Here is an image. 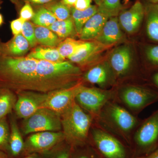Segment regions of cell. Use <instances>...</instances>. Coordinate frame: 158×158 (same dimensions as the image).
I'll use <instances>...</instances> for the list:
<instances>
[{"label": "cell", "mask_w": 158, "mask_h": 158, "mask_svg": "<svg viewBox=\"0 0 158 158\" xmlns=\"http://www.w3.org/2000/svg\"><path fill=\"white\" fill-rule=\"evenodd\" d=\"M35 34L37 42L44 46L54 48L59 44V37L48 28L35 26Z\"/></svg>", "instance_id": "cell-20"}, {"label": "cell", "mask_w": 158, "mask_h": 158, "mask_svg": "<svg viewBox=\"0 0 158 158\" xmlns=\"http://www.w3.org/2000/svg\"><path fill=\"white\" fill-rule=\"evenodd\" d=\"M152 81L154 84L158 88V72L154 75L152 77Z\"/></svg>", "instance_id": "cell-38"}, {"label": "cell", "mask_w": 158, "mask_h": 158, "mask_svg": "<svg viewBox=\"0 0 158 158\" xmlns=\"http://www.w3.org/2000/svg\"><path fill=\"white\" fill-rule=\"evenodd\" d=\"M61 116L52 110L42 108L24 119L23 123L24 134L43 131L58 132L62 129Z\"/></svg>", "instance_id": "cell-4"}, {"label": "cell", "mask_w": 158, "mask_h": 158, "mask_svg": "<svg viewBox=\"0 0 158 158\" xmlns=\"http://www.w3.org/2000/svg\"><path fill=\"white\" fill-rule=\"evenodd\" d=\"M85 41L77 40L71 38H67L60 43L57 49L61 56L64 59L73 56L80 47Z\"/></svg>", "instance_id": "cell-23"}, {"label": "cell", "mask_w": 158, "mask_h": 158, "mask_svg": "<svg viewBox=\"0 0 158 158\" xmlns=\"http://www.w3.org/2000/svg\"><path fill=\"white\" fill-rule=\"evenodd\" d=\"M48 29L54 32L60 38H66L73 33L75 29L73 19L71 17L64 20H57Z\"/></svg>", "instance_id": "cell-22"}, {"label": "cell", "mask_w": 158, "mask_h": 158, "mask_svg": "<svg viewBox=\"0 0 158 158\" xmlns=\"http://www.w3.org/2000/svg\"><path fill=\"white\" fill-rule=\"evenodd\" d=\"M151 4H158V0H148Z\"/></svg>", "instance_id": "cell-40"}, {"label": "cell", "mask_w": 158, "mask_h": 158, "mask_svg": "<svg viewBox=\"0 0 158 158\" xmlns=\"http://www.w3.org/2000/svg\"><path fill=\"white\" fill-rule=\"evenodd\" d=\"M34 14L35 13L31 5L27 2L21 9L19 18L26 21H28L29 20L32 19L34 17Z\"/></svg>", "instance_id": "cell-32"}, {"label": "cell", "mask_w": 158, "mask_h": 158, "mask_svg": "<svg viewBox=\"0 0 158 158\" xmlns=\"http://www.w3.org/2000/svg\"><path fill=\"white\" fill-rule=\"evenodd\" d=\"M109 19L107 16L98 12L87 22L79 34L81 40H95L100 34L103 27Z\"/></svg>", "instance_id": "cell-17"}, {"label": "cell", "mask_w": 158, "mask_h": 158, "mask_svg": "<svg viewBox=\"0 0 158 158\" xmlns=\"http://www.w3.org/2000/svg\"><path fill=\"white\" fill-rule=\"evenodd\" d=\"M30 46L28 40L20 33L15 35L8 42L1 43V55L2 56L23 57L29 50Z\"/></svg>", "instance_id": "cell-16"}, {"label": "cell", "mask_w": 158, "mask_h": 158, "mask_svg": "<svg viewBox=\"0 0 158 158\" xmlns=\"http://www.w3.org/2000/svg\"><path fill=\"white\" fill-rule=\"evenodd\" d=\"M28 57L37 60L54 62H63L65 60L61 56L57 48H53L37 47L29 54Z\"/></svg>", "instance_id": "cell-21"}, {"label": "cell", "mask_w": 158, "mask_h": 158, "mask_svg": "<svg viewBox=\"0 0 158 158\" xmlns=\"http://www.w3.org/2000/svg\"><path fill=\"white\" fill-rule=\"evenodd\" d=\"M0 93V119L11 112L15 105V98L9 89L4 88Z\"/></svg>", "instance_id": "cell-25"}, {"label": "cell", "mask_w": 158, "mask_h": 158, "mask_svg": "<svg viewBox=\"0 0 158 158\" xmlns=\"http://www.w3.org/2000/svg\"><path fill=\"white\" fill-rule=\"evenodd\" d=\"M77 0H62V2L64 5L68 7H73L76 2Z\"/></svg>", "instance_id": "cell-37"}, {"label": "cell", "mask_w": 158, "mask_h": 158, "mask_svg": "<svg viewBox=\"0 0 158 158\" xmlns=\"http://www.w3.org/2000/svg\"><path fill=\"white\" fill-rule=\"evenodd\" d=\"M79 158H88V157L86 156H82L81 157Z\"/></svg>", "instance_id": "cell-44"}, {"label": "cell", "mask_w": 158, "mask_h": 158, "mask_svg": "<svg viewBox=\"0 0 158 158\" xmlns=\"http://www.w3.org/2000/svg\"><path fill=\"white\" fill-rule=\"evenodd\" d=\"M109 48L95 40L85 41L76 52L68 59L71 62L81 66L88 65L98 58Z\"/></svg>", "instance_id": "cell-13"}, {"label": "cell", "mask_w": 158, "mask_h": 158, "mask_svg": "<svg viewBox=\"0 0 158 158\" xmlns=\"http://www.w3.org/2000/svg\"><path fill=\"white\" fill-rule=\"evenodd\" d=\"M3 21H4V20H3L2 15L0 13V27L2 24Z\"/></svg>", "instance_id": "cell-42"}, {"label": "cell", "mask_w": 158, "mask_h": 158, "mask_svg": "<svg viewBox=\"0 0 158 158\" xmlns=\"http://www.w3.org/2000/svg\"><path fill=\"white\" fill-rule=\"evenodd\" d=\"M137 158H158V148L145 156L138 157Z\"/></svg>", "instance_id": "cell-35"}, {"label": "cell", "mask_w": 158, "mask_h": 158, "mask_svg": "<svg viewBox=\"0 0 158 158\" xmlns=\"http://www.w3.org/2000/svg\"><path fill=\"white\" fill-rule=\"evenodd\" d=\"M0 158H6V157L2 153L0 152Z\"/></svg>", "instance_id": "cell-43"}, {"label": "cell", "mask_w": 158, "mask_h": 158, "mask_svg": "<svg viewBox=\"0 0 158 158\" xmlns=\"http://www.w3.org/2000/svg\"><path fill=\"white\" fill-rule=\"evenodd\" d=\"M9 127L4 118L0 119V148L6 147L9 140Z\"/></svg>", "instance_id": "cell-30"}, {"label": "cell", "mask_w": 158, "mask_h": 158, "mask_svg": "<svg viewBox=\"0 0 158 158\" xmlns=\"http://www.w3.org/2000/svg\"><path fill=\"white\" fill-rule=\"evenodd\" d=\"M21 34L28 40L31 47L33 48L37 45L35 34V27L28 21L25 22L23 25Z\"/></svg>", "instance_id": "cell-29"}, {"label": "cell", "mask_w": 158, "mask_h": 158, "mask_svg": "<svg viewBox=\"0 0 158 158\" xmlns=\"http://www.w3.org/2000/svg\"><path fill=\"white\" fill-rule=\"evenodd\" d=\"M81 85V83H77L69 88L48 93L47 97L41 109H50L61 115L75 99Z\"/></svg>", "instance_id": "cell-9"}, {"label": "cell", "mask_w": 158, "mask_h": 158, "mask_svg": "<svg viewBox=\"0 0 158 158\" xmlns=\"http://www.w3.org/2000/svg\"><path fill=\"white\" fill-rule=\"evenodd\" d=\"M94 2H95V4H96V6H98L100 5L102 2V0H93Z\"/></svg>", "instance_id": "cell-41"}, {"label": "cell", "mask_w": 158, "mask_h": 158, "mask_svg": "<svg viewBox=\"0 0 158 158\" xmlns=\"http://www.w3.org/2000/svg\"><path fill=\"white\" fill-rule=\"evenodd\" d=\"M98 117L122 135L131 134L138 124V119L129 111L111 101L103 108Z\"/></svg>", "instance_id": "cell-2"}, {"label": "cell", "mask_w": 158, "mask_h": 158, "mask_svg": "<svg viewBox=\"0 0 158 158\" xmlns=\"http://www.w3.org/2000/svg\"><path fill=\"white\" fill-rule=\"evenodd\" d=\"M9 141L12 154L14 156L19 154L23 148L24 143L17 125L14 120L11 122V134Z\"/></svg>", "instance_id": "cell-24"}, {"label": "cell", "mask_w": 158, "mask_h": 158, "mask_svg": "<svg viewBox=\"0 0 158 158\" xmlns=\"http://www.w3.org/2000/svg\"><path fill=\"white\" fill-rule=\"evenodd\" d=\"M25 21L24 20L19 18L13 20L10 23L11 31L14 36L21 33L23 25Z\"/></svg>", "instance_id": "cell-33"}, {"label": "cell", "mask_w": 158, "mask_h": 158, "mask_svg": "<svg viewBox=\"0 0 158 158\" xmlns=\"http://www.w3.org/2000/svg\"><path fill=\"white\" fill-rule=\"evenodd\" d=\"M98 11V6L96 5H91L88 9L82 11L77 10L73 7L71 8V17L73 19L75 29L79 35L85 23Z\"/></svg>", "instance_id": "cell-19"}, {"label": "cell", "mask_w": 158, "mask_h": 158, "mask_svg": "<svg viewBox=\"0 0 158 158\" xmlns=\"http://www.w3.org/2000/svg\"><path fill=\"white\" fill-rule=\"evenodd\" d=\"M116 76L110 63L101 62L91 67L84 76L87 81L97 85L100 88L106 89L114 85Z\"/></svg>", "instance_id": "cell-12"}, {"label": "cell", "mask_w": 158, "mask_h": 158, "mask_svg": "<svg viewBox=\"0 0 158 158\" xmlns=\"http://www.w3.org/2000/svg\"><path fill=\"white\" fill-rule=\"evenodd\" d=\"M132 49L127 44L118 46L110 54L109 63L116 77L126 76L131 70L132 64Z\"/></svg>", "instance_id": "cell-11"}, {"label": "cell", "mask_w": 158, "mask_h": 158, "mask_svg": "<svg viewBox=\"0 0 158 158\" xmlns=\"http://www.w3.org/2000/svg\"><path fill=\"white\" fill-rule=\"evenodd\" d=\"M30 2L34 4L42 5V4H47L52 2L53 0H28Z\"/></svg>", "instance_id": "cell-36"}, {"label": "cell", "mask_w": 158, "mask_h": 158, "mask_svg": "<svg viewBox=\"0 0 158 158\" xmlns=\"http://www.w3.org/2000/svg\"><path fill=\"white\" fill-rule=\"evenodd\" d=\"M113 93L106 89L88 88L81 85L76 102L92 116L98 117L103 108L113 98Z\"/></svg>", "instance_id": "cell-3"}, {"label": "cell", "mask_w": 158, "mask_h": 158, "mask_svg": "<svg viewBox=\"0 0 158 158\" xmlns=\"http://www.w3.org/2000/svg\"><path fill=\"white\" fill-rule=\"evenodd\" d=\"M145 16V8L139 1H136L127 10L121 11L118 15L122 29L129 34L138 31Z\"/></svg>", "instance_id": "cell-10"}, {"label": "cell", "mask_w": 158, "mask_h": 158, "mask_svg": "<svg viewBox=\"0 0 158 158\" xmlns=\"http://www.w3.org/2000/svg\"><path fill=\"white\" fill-rule=\"evenodd\" d=\"M146 32L152 41L158 42V4H148L145 9Z\"/></svg>", "instance_id": "cell-18"}, {"label": "cell", "mask_w": 158, "mask_h": 158, "mask_svg": "<svg viewBox=\"0 0 158 158\" xmlns=\"http://www.w3.org/2000/svg\"><path fill=\"white\" fill-rule=\"evenodd\" d=\"M92 1L93 0H77L73 7L80 11L85 10L91 6Z\"/></svg>", "instance_id": "cell-34"}, {"label": "cell", "mask_w": 158, "mask_h": 158, "mask_svg": "<svg viewBox=\"0 0 158 158\" xmlns=\"http://www.w3.org/2000/svg\"><path fill=\"white\" fill-rule=\"evenodd\" d=\"M134 140L142 153L147 155L155 150L158 141V110L141 123Z\"/></svg>", "instance_id": "cell-6"}, {"label": "cell", "mask_w": 158, "mask_h": 158, "mask_svg": "<svg viewBox=\"0 0 158 158\" xmlns=\"http://www.w3.org/2000/svg\"><path fill=\"white\" fill-rule=\"evenodd\" d=\"M60 116L64 138L72 144L84 143L88 138L93 116L85 113L75 100Z\"/></svg>", "instance_id": "cell-1"}, {"label": "cell", "mask_w": 158, "mask_h": 158, "mask_svg": "<svg viewBox=\"0 0 158 158\" xmlns=\"http://www.w3.org/2000/svg\"><path fill=\"white\" fill-rule=\"evenodd\" d=\"M64 139L62 132H39L32 134L27 140V144L31 150H46Z\"/></svg>", "instance_id": "cell-14"}, {"label": "cell", "mask_w": 158, "mask_h": 158, "mask_svg": "<svg viewBox=\"0 0 158 158\" xmlns=\"http://www.w3.org/2000/svg\"><path fill=\"white\" fill-rule=\"evenodd\" d=\"M48 96L47 93L31 91H19L15 105L16 114L19 118L26 119L41 109Z\"/></svg>", "instance_id": "cell-8"}, {"label": "cell", "mask_w": 158, "mask_h": 158, "mask_svg": "<svg viewBox=\"0 0 158 158\" xmlns=\"http://www.w3.org/2000/svg\"><path fill=\"white\" fill-rule=\"evenodd\" d=\"M46 8L54 15L58 20H64L71 17V9L62 2L48 4Z\"/></svg>", "instance_id": "cell-28"}, {"label": "cell", "mask_w": 158, "mask_h": 158, "mask_svg": "<svg viewBox=\"0 0 158 158\" xmlns=\"http://www.w3.org/2000/svg\"><path fill=\"white\" fill-rule=\"evenodd\" d=\"M123 38V33L118 16L109 18L95 40L103 45L110 47L119 42Z\"/></svg>", "instance_id": "cell-15"}, {"label": "cell", "mask_w": 158, "mask_h": 158, "mask_svg": "<svg viewBox=\"0 0 158 158\" xmlns=\"http://www.w3.org/2000/svg\"><path fill=\"white\" fill-rule=\"evenodd\" d=\"M36 26L48 27L57 20L54 15L46 8H41L36 12L32 19Z\"/></svg>", "instance_id": "cell-27"}, {"label": "cell", "mask_w": 158, "mask_h": 158, "mask_svg": "<svg viewBox=\"0 0 158 158\" xmlns=\"http://www.w3.org/2000/svg\"><path fill=\"white\" fill-rule=\"evenodd\" d=\"M120 101L128 108L138 112L158 101V93L148 88L127 85L122 87L118 92Z\"/></svg>", "instance_id": "cell-5"}, {"label": "cell", "mask_w": 158, "mask_h": 158, "mask_svg": "<svg viewBox=\"0 0 158 158\" xmlns=\"http://www.w3.org/2000/svg\"><path fill=\"white\" fill-rule=\"evenodd\" d=\"M1 43L0 42V47H1ZM1 56H2V55H1V50H0V58H1Z\"/></svg>", "instance_id": "cell-45"}, {"label": "cell", "mask_w": 158, "mask_h": 158, "mask_svg": "<svg viewBox=\"0 0 158 158\" xmlns=\"http://www.w3.org/2000/svg\"><path fill=\"white\" fill-rule=\"evenodd\" d=\"M92 137L97 148L106 158H126L125 148L118 139L99 128L94 129Z\"/></svg>", "instance_id": "cell-7"}, {"label": "cell", "mask_w": 158, "mask_h": 158, "mask_svg": "<svg viewBox=\"0 0 158 158\" xmlns=\"http://www.w3.org/2000/svg\"><path fill=\"white\" fill-rule=\"evenodd\" d=\"M26 158H35L33 157H27Z\"/></svg>", "instance_id": "cell-46"}, {"label": "cell", "mask_w": 158, "mask_h": 158, "mask_svg": "<svg viewBox=\"0 0 158 158\" xmlns=\"http://www.w3.org/2000/svg\"><path fill=\"white\" fill-rule=\"evenodd\" d=\"M121 0H102L98 6V12L108 18L118 16L122 10Z\"/></svg>", "instance_id": "cell-26"}, {"label": "cell", "mask_w": 158, "mask_h": 158, "mask_svg": "<svg viewBox=\"0 0 158 158\" xmlns=\"http://www.w3.org/2000/svg\"><path fill=\"white\" fill-rule=\"evenodd\" d=\"M145 52L148 60L152 65H158V45L148 46Z\"/></svg>", "instance_id": "cell-31"}, {"label": "cell", "mask_w": 158, "mask_h": 158, "mask_svg": "<svg viewBox=\"0 0 158 158\" xmlns=\"http://www.w3.org/2000/svg\"><path fill=\"white\" fill-rule=\"evenodd\" d=\"M57 158H69V157L68 155L66 153H63L60 155V156H59Z\"/></svg>", "instance_id": "cell-39"}]
</instances>
